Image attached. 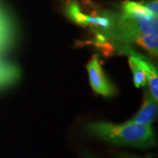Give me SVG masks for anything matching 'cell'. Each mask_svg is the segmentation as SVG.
Returning <instances> with one entry per match:
<instances>
[{"mask_svg": "<svg viewBox=\"0 0 158 158\" xmlns=\"http://www.w3.org/2000/svg\"><path fill=\"white\" fill-rule=\"evenodd\" d=\"M86 130L91 135L116 145L144 148L155 144V135L151 125L128 121L120 124L98 122L89 124Z\"/></svg>", "mask_w": 158, "mask_h": 158, "instance_id": "6da1fadb", "label": "cell"}, {"mask_svg": "<svg viewBox=\"0 0 158 158\" xmlns=\"http://www.w3.org/2000/svg\"><path fill=\"white\" fill-rule=\"evenodd\" d=\"M85 158H94V157H92V156H89V155H86V157H85Z\"/></svg>", "mask_w": 158, "mask_h": 158, "instance_id": "30bf717a", "label": "cell"}, {"mask_svg": "<svg viewBox=\"0 0 158 158\" xmlns=\"http://www.w3.org/2000/svg\"><path fill=\"white\" fill-rule=\"evenodd\" d=\"M143 5L152 15H155V16H157V0H152V1L146 2L145 3L143 4Z\"/></svg>", "mask_w": 158, "mask_h": 158, "instance_id": "9c48e42d", "label": "cell"}, {"mask_svg": "<svg viewBox=\"0 0 158 158\" xmlns=\"http://www.w3.org/2000/svg\"><path fill=\"white\" fill-rule=\"evenodd\" d=\"M110 24H111V22L107 16L100 15H89L87 26H94V27H100L104 29H108L110 28Z\"/></svg>", "mask_w": 158, "mask_h": 158, "instance_id": "ba28073f", "label": "cell"}, {"mask_svg": "<svg viewBox=\"0 0 158 158\" xmlns=\"http://www.w3.org/2000/svg\"><path fill=\"white\" fill-rule=\"evenodd\" d=\"M157 114V102L154 100L151 94L146 93L141 108L133 116L130 122L146 125H151L155 121Z\"/></svg>", "mask_w": 158, "mask_h": 158, "instance_id": "5b68a950", "label": "cell"}, {"mask_svg": "<svg viewBox=\"0 0 158 158\" xmlns=\"http://www.w3.org/2000/svg\"><path fill=\"white\" fill-rule=\"evenodd\" d=\"M123 11L124 15L130 18H139L152 15L143 5L134 2H127L124 3Z\"/></svg>", "mask_w": 158, "mask_h": 158, "instance_id": "52a82bcc", "label": "cell"}, {"mask_svg": "<svg viewBox=\"0 0 158 158\" xmlns=\"http://www.w3.org/2000/svg\"><path fill=\"white\" fill-rule=\"evenodd\" d=\"M67 13L69 18L77 24L82 27L87 26L89 15L85 14L77 3L72 2L69 4L67 7Z\"/></svg>", "mask_w": 158, "mask_h": 158, "instance_id": "8992f818", "label": "cell"}, {"mask_svg": "<svg viewBox=\"0 0 158 158\" xmlns=\"http://www.w3.org/2000/svg\"><path fill=\"white\" fill-rule=\"evenodd\" d=\"M124 34L153 56L157 55V17L153 15L139 18L123 15Z\"/></svg>", "mask_w": 158, "mask_h": 158, "instance_id": "7a4b0ae2", "label": "cell"}, {"mask_svg": "<svg viewBox=\"0 0 158 158\" xmlns=\"http://www.w3.org/2000/svg\"><path fill=\"white\" fill-rule=\"evenodd\" d=\"M90 85L96 93L103 97H110L115 94V89L108 80L99 62L98 56L94 55L86 65Z\"/></svg>", "mask_w": 158, "mask_h": 158, "instance_id": "277c9868", "label": "cell"}, {"mask_svg": "<svg viewBox=\"0 0 158 158\" xmlns=\"http://www.w3.org/2000/svg\"><path fill=\"white\" fill-rule=\"evenodd\" d=\"M128 56V62L133 76V83L137 88L145 86L148 82L150 94L158 100V75L155 66L149 59L131 49L124 51Z\"/></svg>", "mask_w": 158, "mask_h": 158, "instance_id": "3957f363", "label": "cell"}]
</instances>
